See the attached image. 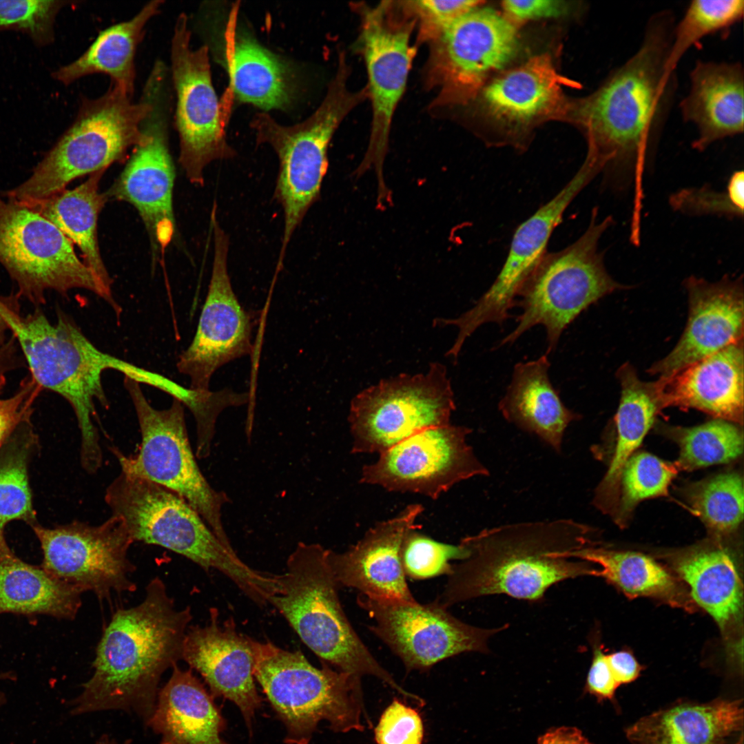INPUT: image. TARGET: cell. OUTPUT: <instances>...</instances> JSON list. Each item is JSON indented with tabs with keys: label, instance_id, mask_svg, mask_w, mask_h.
Returning a JSON list of instances; mask_svg holds the SVG:
<instances>
[{
	"label": "cell",
	"instance_id": "1",
	"mask_svg": "<svg viewBox=\"0 0 744 744\" xmlns=\"http://www.w3.org/2000/svg\"><path fill=\"white\" fill-rule=\"evenodd\" d=\"M675 16L670 10L652 14L636 52L614 68L600 87L573 105L582 128L586 158L623 184H634V210L641 209L642 178L654 156L678 88L676 72L666 61Z\"/></svg>",
	"mask_w": 744,
	"mask_h": 744
},
{
	"label": "cell",
	"instance_id": "2",
	"mask_svg": "<svg viewBox=\"0 0 744 744\" xmlns=\"http://www.w3.org/2000/svg\"><path fill=\"white\" fill-rule=\"evenodd\" d=\"M192 617L189 606L176 608L161 578L150 580L139 604L112 616L96 648L92 675L72 702V714L122 710L145 724L163 674L183 659Z\"/></svg>",
	"mask_w": 744,
	"mask_h": 744
},
{
	"label": "cell",
	"instance_id": "3",
	"mask_svg": "<svg viewBox=\"0 0 744 744\" xmlns=\"http://www.w3.org/2000/svg\"><path fill=\"white\" fill-rule=\"evenodd\" d=\"M591 530L570 519L502 525L462 539L464 558L452 565L435 600L448 608L490 595L526 601L540 600L559 581L596 576L584 561H574V551L592 544Z\"/></svg>",
	"mask_w": 744,
	"mask_h": 744
},
{
	"label": "cell",
	"instance_id": "4",
	"mask_svg": "<svg viewBox=\"0 0 744 744\" xmlns=\"http://www.w3.org/2000/svg\"><path fill=\"white\" fill-rule=\"evenodd\" d=\"M19 298L17 294L1 298L9 331L22 351L31 378L41 390L59 394L71 405L81 432V466L88 474H95L102 466L103 453L92 420L94 401L108 406L101 382L103 373L116 370L160 390L167 379L101 351L60 309L55 322H50L39 307L21 314Z\"/></svg>",
	"mask_w": 744,
	"mask_h": 744
},
{
	"label": "cell",
	"instance_id": "5",
	"mask_svg": "<svg viewBox=\"0 0 744 744\" xmlns=\"http://www.w3.org/2000/svg\"><path fill=\"white\" fill-rule=\"evenodd\" d=\"M104 498L112 515L122 519L134 542L167 548L207 572L216 569L259 606L275 590L274 574L247 566L173 491L121 471L107 487Z\"/></svg>",
	"mask_w": 744,
	"mask_h": 744
},
{
	"label": "cell",
	"instance_id": "6",
	"mask_svg": "<svg viewBox=\"0 0 744 744\" xmlns=\"http://www.w3.org/2000/svg\"><path fill=\"white\" fill-rule=\"evenodd\" d=\"M351 68L340 50L335 75L320 105L304 121L293 125L278 123L267 112L256 114L250 123L258 144H269L276 152L279 169L273 198L284 213V230L276 271L283 267L290 240L310 207L319 199L329 167L330 141L344 118L368 99L365 86L348 87Z\"/></svg>",
	"mask_w": 744,
	"mask_h": 744
},
{
	"label": "cell",
	"instance_id": "7",
	"mask_svg": "<svg viewBox=\"0 0 744 744\" xmlns=\"http://www.w3.org/2000/svg\"><path fill=\"white\" fill-rule=\"evenodd\" d=\"M319 544L299 542L280 575V590L270 597L273 606L321 661L361 678L379 679L404 697L414 694L402 688L375 659L342 609L338 588Z\"/></svg>",
	"mask_w": 744,
	"mask_h": 744
},
{
	"label": "cell",
	"instance_id": "8",
	"mask_svg": "<svg viewBox=\"0 0 744 744\" xmlns=\"http://www.w3.org/2000/svg\"><path fill=\"white\" fill-rule=\"evenodd\" d=\"M152 107L144 94L134 102L112 85L101 96L84 99L72 126L29 178L7 192L8 199L19 203L45 198L76 178L122 161L130 149L147 139L142 123Z\"/></svg>",
	"mask_w": 744,
	"mask_h": 744
},
{
	"label": "cell",
	"instance_id": "9",
	"mask_svg": "<svg viewBox=\"0 0 744 744\" xmlns=\"http://www.w3.org/2000/svg\"><path fill=\"white\" fill-rule=\"evenodd\" d=\"M254 676L287 730V744H308L318 723L335 732L362 731L360 678L322 662L312 665L300 651L251 639Z\"/></svg>",
	"mask_w": 744,
	"mask_h": 744
},
{
	"label": "cell",
	"instance_id": "10",
	"mask_svg": "<svg viewBox=\"0 0 744 744\" xmlns=\"http://www.w3.org/2000/svg\"><path fill=\"white\" fill-rule=\"evenodd\" d=\"M611 216L590 223L573 243L546 253L521 289L515 305L521 308L517 325L498 347L513 344L536 325L546 332V354L557 347L564 329L590 305L614 291L628 289L608 273L599 242L613 223Z\"/></svg>",
	"mask_w": 744,
	"mask_h": 744
},
{
	"label": "cell",
	"instance_id": "11",
	"mask_svg": "<svg viewBox=\"0 0 744 744\" xmlns=\"http://www.w3.org/2000/svg\"><path fill=\"white\" fill-rule=\"evenodd\" d=\"M124 385L136 411L141 442L133 455L110 447L121 471L179 495L202 517L223 544L234 550L222 519L223 508L231 500L225 492L211 486L197 464L186 427L184 405L173 398L168 409L158 410L148 402L139 382L125 376Z\"/></svg>",
	"mask_w": 744,
	"mask_h": 744
},
{
	"label": "cell",
	"instance_id": "12",
	"mask_svg": "<svg viewBox=\"0 0 744 744\" xmlns=\"http://www.w3.org/2000/svg\"><path fill=\"white\" fill-rule=\"evenodd\" d=\"M353 9L360 20L356 48L366 69V87L372 109L369 145L356 173L360 176L374 168L378 194H384L387 188L383 165L393 117L417 51L411 43L415 20L404 1H383L375 6L358 3Z\"/></svg>",
	"mask_w": 744,
	"mask_h": 744
},
{
	"label": "cell",
	"instance_id": "13",
	"mask_svg": "<svg viewBox=\"0 0 744 744\" xmlns=\"http://www.w3.org/2000/svg\"><path fill=\"white\" fill-rule=\"evenodd\" d=\"M455 410L451 381L441 363H431L425 373L382 380L351 402V453L380 454L424 429L450 424Z\"/></svg>",
	"mask_w": 744,
	"mask_h": 744
},
{
	"label": "cell",
	"instance_id": "14",
	"mask_svg": "<svg viewBox=\"0 0 744 744\" xmlns=\"http://www.w3.org/2000/svg\"><path fill=\"white\" fill-rule=\"evenodd\" d=\"M0 262L17 283V293L39 307L48 290L65 294L89 290L119 313L112 293L76 254L73 243L48 220L0 198Z\"/></svg>",
	"mask_w": 744,
	"mask_h": 744
},
{
	"label": "cell",
	"instance_id": "15",
	"mask_svg": "<svg viewBox=\"0 0 744 744\" xmlns=\"http://www.w3.org/2000/svg\"><path fill=\"white\" fill-rule=\"evenodd\" d=\"M188 17L176 18L171 40L170 81L176 95L174 127L180 143L179 163L190 183L204 185V169L216 160L236 155L228 143L226 123L230 108L213 86L209 50L190 45Z\"/></svg>",
	"mask_w": 744,
	"mask_h": 744
},
{
	"label": "cell",
	"instance_id": "16",
	"mask_svg": "<svg viewBox=\"0 0 744 744\" xmlns=\"http://www.w3.org/2000/svg\"><path fill=\"white\" fill-rule=\"evenodd\" d=\"M428 44L424 81L437 90L431 107L440 108L473 99L486 79L513 59L518 41L515 24L506 17L478 6Z\"/></svg>",
	"mask_w": 744,
	"mask_h": 744
},
{
	"label": "cell",
	"instance_id": "17",
	"mask_svg": "<svg viewBox=\"0 0 744 744\" xmlns=\"http://www.w3.org/2000/svg\"><path fill=\"white\" fill-rule=\"evenodd\" d=\"M168 71L154 68L143 93L152 110L143 121L147 139L135 146L120 176L105 194L107 199L125 201L138 211L154 251H164L175 232L172 194L174 167L169 149V123L172 95Z\"/></svg>",
	"mask_w": 744,
	"mask_h": 744
},
{
	"label": "cell",
	"instance_id": "18",
	"mask_svg": "<svg viewBox=\"0 0 744 744\" xmlns=\"http://www.w3.org/2000/svg\"><path fill=\"white\" fill-rule=\"evenodd\" d=\"M32 528L43 554L41 567L54 577L101 600L136 590L131 579L136 566L128 557L134 541L119 517L112 515L96 526L75 521L53 528L34 523Z\"/></svg>",
	"mask_w": 744,
	"mask_h": 744
},
{
	"label": "cell",
	"instance_id": "19",
	"mask_svg": "<svg viewBox=\"0 0 744 744\" xmlns=\"http://www.w3.org/2000/svg\"><path fill=\"white\" fill-rule=\"evenodd\" d=\"M471 432L468 427L451 423L424 429L364 465L360 482L437 499L462 481L489 475L466 442Z\"/></svg>",
	"mask_w": 744,
	"mask_h": 744
},
{
	"label": "cell",
	"instance_id": "20",
	"mask_svg": "<svg viewBox=\"0 0 744 744\" xmlns=\"http://www.w3.org/2000/svg\"><path fill=\"white\" fill-rule=\"evenodd\" d=\"M373 620L369 629L402 661L407 670L424 671L447 658L468 652L487 653L488 639L508 626L482 628L464 623L437 601L421 604L357 599Z\"/></svg>",
	"mask_w": 744,
	"mask_h": 744
},
{
	"label": "cell",
	"instance_id": "21",
	"mask_svg": "<svg viewBox=\"0 0 744 744\" xmlns=\"http://www.w3.org/2000/svg\"><path fill=\"white\" fill-rule=\"evenodd\" d=\"M214 258L206 300L194 338L180 355L178 371L190 380L189 388L209 390L213 374L228 362L251 353L255 317L236 296L228 272L229 238L217 218L214 204L210 218Z\"/></svg>",
	"mask_w": 744,
	"mask_h": 744
},
{
	"label": "cell",
	"instance_id": "22",
	"mask_svg": "<svg viewBox=\"0 0 744 744\" xmlns=\"http://www.w3.org/2000/svg\"><path fill=\"white\" fill-rule=\"evenodd\" d=\"M598 169L584 160L568 183L548 203L541 206L515 230L504 265L494 282L475 305L447 325L457 328L455 342L463 344L477 329L486 323L502 325L523 285L546 252L554 229L574 198L597 175Z\"/></svg>",
	"mask_w": 744,
	"mask_h": 744
},
{
	"label": "cell",
	"instance_id": "23",
	"mask_svg": "<svg viewBox=\"0 0 744 744\" xmlns=\"http://www.w3.org/2000/svg\"><path fill=\"white\" fill-rule=\"evenodd\" d=\"M688 318L673 349L648 371L669 378L686 366L743 340L742 276H725L716 282L690 276L684 280Z\"/></svg>",
	"mask_w": 744,
	"mask_h": 744
},
{
	"label": "cell",
	"instance_id": "24",
	"mask_svg": "<svg viewBox=\"0 0 744 744\" xmlns=\"http://www.w3.org/2000/svg\"><path fill=\"white\" fill-rule=\"evenodd\" d=\"M420 504L407 506L395 517L375 524L343 552L327 549V561L339 587L353 588L368 597L413 602L401 562L407 533L419 528Z\"/></svg>",
	"mask_w": 744,
	"mask_h": 744
},
{
	"label": "cell",
	"instance_id": "25",
	"mask_svg": "<svg viewBox=\"0 0 744 744\" xmlns=\"http://www.w3.org/2000/svg\"><path fill=\"white\" fill-rule=\"evenodd\" d=\"M218 617L212 608L207 624L188 628L182 660L200 673L214 696L238 707L251 730L262 700L254 683L251 638L238 632L233 618L220 624Z\"/></svg>",
	"mask_w": 744,
	"mask_h": 744
},
{
	"label": "cell",
	"instance_id": "26",
	"mask_svg": "<svg viewBox=\"0 0 744 744\" xmlns=\"http://www.w3.org/2000/svg\"><path fill=\"white\" fill-rule=\"evenodd\" d=\"M236 11L231 12L223 34L221 63L229 79L224 95L265 111L287 110L297 93L293 68L281 56L238 28Z\"/></svg>",
	"mask_w": 744,
	"mask_h": 744
},
{
	"label": "cell",
	"instance_id": "27",
	"mask_svg": "<svg viewBox=\"0 0 744 744\" xmlns=\"http://www.w3.org/2000/svg\"><path fill=\"white\" fill-rule=\"evenodd\" d=\"M743 340L669 378H659L665 408L694 409L735 424L743 420Z\"/></svg>",
	"mask_w": 744,
	"mask_h": 744
},
{
	"label": "cell",
	"instance_id": "28",
	"mask_svg": "<svg viewBox=\"0 0 744 744\" xmlns=\"http://www.w3.org/2000/svg\"><path fill=\"white\" fill-rule=\"evenodd\" d=\"M690 89L679 109L694 125L692 148L703 152L713 143L743 134L744 71L740 62L699 60L690 73Z\"/></svg>",
	"mask_w": 744,
	"mask_h": 744
},
{
	"label": "cell",
	"instance_id": "29",
	"mask_svg": "<svg viewBox=\"0 0 744 744\" xmlns=\"http://www.w3.org/2000/svg\"><path fill=\"white\" fill-rule=\"evenodd\" d=\"M563 86L579 84L561 76L550 56L544 54L494 79L484 89L482 102L496 121L511 127H524L568 115L570 109Z\"/></svg>",
	"mask_w": 744,
	"mask_h": 744
},
{
	"label": "cell",
	"instance_id": "30",
	"mask_svg": "<svg viewBox=\"0 0 744 744\" xmlns=\"http://www.w3.org/2000/svg\"><path fill=\"white\" fill-rule=\"evenodd\" d=\"M145 725L161 736L160 744H228L220 736L225 719L211 696L191 668L178 664L159 689Z\"/></svg>",
	"mask_w": 744,
	"mask_h": 744
},
{
	"label": "cell",
	"instance_id": "31",
	"mask_svg": "<svg viewBox=\"0 0 744 744\" xmlns=\"http://www.w3.org/2000/svg\"><path fill=\"white\" fill-rule=\"evenodd\" d=\"M739 700L683 702L643 716L626 730L632 744H728L741 733Z\"/></svg>",
	"mask_w": 744,
	"mask_h": 744
},
{
	"label": "cell",
	"instance_id": "32",
	"mask_svg": "<svg viewBox=\"0 0 744 744\" xmlns=\"http://www.w3.org/2000/svg\"><path fill=\"white\" fill-rule=\"evenodd\" d=\"M548 356L544 353L536 360L515 365L498 408L508 422L535 434L560 453L566 428L581 416L564 405L552 384Z\"/></svg>",
	"mask_w": 744,
	"mask_h": 744
},
{
	"label": "cell",
	"instance_id": "33",
	"mask_svg": "<svg viewBox=\"0 0 744 744\" xmlns=\"http://www.w3.org/2000/svg\"><path fill=\"white\" fill-rule=\"evenodd\" d=\"M621 386V397L615 415L617 442L612 459L603 478L596 488L595 506L602 513L613 516L619 497L620 479L628 460L634 454L643 438L664 409L658 380H641L634 367L623 364L616 374Z\"/></svg>",
	"mask_w": 744,
	"mask_h": 744
},
{
	"label": "cell",
	"instance_id": "34",
	"mask_svg": "<svg viewBox=\"0 0 744 744\" xmlns=\"http://www.w3.org/2000/svg\"><path fill=\"white\" fill-rule=\"evenodd\" d=\"M105 172H94L79 186L65 189L45 198L16 203L38 213L58 227L79 247L83 262L105 289L112 294V281L103 261L97 238L98 218L108 200L105 194L99 190Z\"/></svg>",
	"mask_w": 744,
	"mask_h": 744
},
{
	"label": "cell",
	"instance_id": "35",
	"mask_svg": "<svg viewBox=\"0 0 744 744\" xmlns=\"http://www.w3.org/2000/svg\"><path fill=\"white\" fill-rule=\"evenodd\" d=\"M163 3L161 0L151 1L131 19L100 32L86 51L58 70L54 77L68 85L91 74H106L111 85L133 97L136 53L144 38L146 25L160 12Z\"/></svg>",
	"mask_w": 744,
	"mask_h": 744
},
{
	"label": "cell",
	"instance_id": "36",
	"mask_svg": "<svg viewBox=\"0 0 744 744\" xmlns=\"http://www.w3.org/2000/svg\"><path fill=\"white\" fill-rule=\"evenodd\" d=\"M83 592L41 566L25 563L7 544L0 547V614H45L72 620L81 606Z\"/></svg>",
	"mask_w": 744,
	"mask_h": 744
},
{
	"label": "cell",
	"instance_id": "37",
	"mask_svg": "<svg viewBox=\"0 0 744 744\" xmlns=\"http://www.w3.org/2000/svg\"><path fill=\"white\" fill-rule=\"evenodd\" d=\"M688 583L694 601L725 628L738 617L743 604V584L734 558L721 547L687 551L674 563Z\"/></svg>",
	"mask_w": 744,
	"mask_h": 744
},
{
	"label": "cell",
	"instance_id": "38",
	"mask_svg": "<svg viewBox=\"0 0 744 744\" xmlns=\"http://www.w3.org/2000/svg\"><path fill=\"white\" fill-rule=\"evenodd\" d=\"M570 557L598 565L597 576L605 578L630 597H650L683 606L684 599L674 578L650 557L592 544L574 551Z\"/></svg>",
	"mask_w": 744,
	"mask_h": 744
},
{
	"label": "cell",
	"instance_id": "39",
	"mask_svg": "<svg viewBox=\"0 0 744 744\" xmlns=\"http://www.w3.org/2000/svg\"><path fill=\"white\" fill-rule=\"evenodd\" d=\"M679 446L675 465L679 470L692 471L725 464L739 457L743 450V435L735 423L716 419L692 427L666 429Z\"/></svg>",
	"mask_w": 744,
	"mask_h": 744
},
{
	"label": "cell",
	"instance_id": "40",
	"mask_svg": "<svg viewBox=\"0 0 744 744\" xmlns=\"http://www.w3.org/2000/svg\"><path fill=\"white\" fill-rule=\"evenodd\" d=\"M743 0H694L676 23L665 68L675 72L685 53L703 38L727 32L743 18Z\"/></svg>",
	"mask_w": 744,
	"mask_h": 744
},
{
	"label": "cell",
	"instance_id": "41",
	"mask_svg": "<svg viewBox=\"0 0 744 744\" xmlns=\"http://www.w3.org/2000/svg\"><path fill=\"white\" fill-rule=\"evenodd\" d=\"M743 480L737 473L716 475L692 485L688 502L712 532L726 534L736 530L743 518Z\"/></svg>",
	"mask_w": 744,
	"mask_h": 744
},
{
	"label": "cell",
	"instance_id": "42",
	"mask_svg": "<svg viewBox=\"0 0 744 744\" xmlns=\"http://www.w3.org/2000/svg\"><path fill=\"white\" fill-rule=\"evenodd\" d=\"M678 471L675 464L663 461L652 454L634 453L626 462L621 473L618 504L612 516L615 522L623 527L639 502L666 495Z\"/></svg>",
	"mask_w": 744,
	"mask_h": 744
},
{
	"label": "cell",
	"instance_id": "43",
	"mask_svg": "<svg viewBox=\"0 0 744 744\" xmlns=\"http://www.w3.org/2000/svg\"><path fill=\"white\" fill-rule=\"evenodd\" d=\"M413 529L406 535L401 548V562L405 575L421 580L451 572L453 560L460 561L466 552L457 546L439 542Z\"/></svg>",
	"mask_w": 744,
	"mask_h": 744
},
{
	"label": "cell",
	"instance_id": "44",
	"mask_svg": "<svg viewBox=\"0 0 744 744\" xmlns=\"http://www.w3.org/2000/svg\"><path fill=\"white\" fill-rule=\"evenodd\" d=\"M26 460L25 453L20 451L0 461V546L7 544L4 528L10 521L34 524Z\"/></svg>",
	"mask_w": 744,
	"mask_h": 744
},
{
	"label": "cell",
	"instance_id": "45",
	"mask_svg": "<svg viewBox=\"0 0 744 744\" xmlns=\"http://www.w3.org/2000/svg\"><path fill=\"white\" fill-rule=\"evenodd\" d=\"M415 20L416 43H429L458 18L479 6L475 0L404 1Z\"/></svg>",
	"mask_w": 744,
	"mask_h": 744
},
{
	"label": "cell",
	"instance_id": "46",
	"mask_svg": "<svg viewBox=\"0 0 744 744\" xmlns=\"http://www.w3.org/2000/svg\"><path fill=\"white\" fill-rule=\"evenodd\" d=\"M424 726L419 713L394 699L375 728L377 744H422Z\"/></svg>",
	"mask_w": 744,
	"mask_h": 744
},
{
	"label": "cell",
	"instance_id": "47",
	"mask_svg": "<svg viewBox=\"0 0 744 744\" xmlns=\"http://www.w3.org/2000/svg\"><path fill=\"white\" fill-rule=\"evenodd\" d=\"M7 353V348L3 346L0 350V446L19 424L28 419L32 405L41 391L28 376L23 380L12 396L1 397L8 369L6 359Z\"/></svg>",
	"mask_w": 744,
	"mask_h": 744
},
{
	"label": "cell",
	"instance_id": "48",
	"mask_svg": "<svg viewBox=\"0 0 744 744\" xmlns=\"http://www.w3.org/2000/svg\"><path fill=\"white\" fill-rule=\"evenodd\" d=\"M674 210L688 216L716 215L728 218L743 217V211L732 202L729 194L712 188H684L672 194L669 199Z\"/></svg>",
	"mask_w": 744,
	"mask_h": 744
},
{
	"label": "cell",
	"instance_id": "49",
	"mask_svg": "<svg viewBox=\"0 0 744 744\" xmlns=\"http://www.w3.org/2000/svg\"><path fill=\"white\" fill-rule=\"evenodd\" d=\"M59 7L60 2L54 1H0V28L12 26L41 34Z\"/></svg>",
	"mask_w": 744,
	"mask_h": 744
},
{
	"label": "cell",
	"instance_id": "50",
	"mask_svg": "<svg viewBox=\"0 0 744 744\" xmlns=\"http://www.w3.org/2000/svg\"><path fill=\"white\" fill-rule=\"evenodd\" d=\"M619 687L601 646H595L589 669L586 690L599 700H611Z\"/></svg>",
	"mask_w": 744,
	"mask_h": 744
},
{
	"label": "cell",
	"instance_id": "51",
	"mask_svg": "<svg viewBox=\"0 0 744 744\" xmlns=\"http://www.w3.org/2000/svg\"><path fill=\"white\" fill-rule=\"evenodd\" d=\"M506 17L515 24L528 20L556 17L565 10L564 2L552 0L513 1L502 2Z\"/></svg>",
	"mask_w": 744,
	"mask_h": 744
},
{
	"label": "cell",
	"instance_id": "52",
	"mask_svg": "<svg viewBox=\"0 0 744 744\" xmlns=\"http://www.w3.org/2000/svg\"><path fill=\"white\" fill-rule=\"evenodd\" d=\"M614 678L619 686L634 681L640 674L641 667L629 651L621 650L606 654Z\"/></svg>",
	"mask_w": 744,
	"mask_h": 744
},
{
	"label": "cell",
	"instance_id": "53",
	"mask_svg": "<svg viewBox=\"0 0 744 744\" xmlns=\"http://www.w3.org/2000/svg\"><path fill=\"white\" fill-rule=\"evenodd\" d=\"M537 744H592L577 728L559 727L552 728L541 735Z\"/></svg>",
	"mask_w": 744,
	"mask_h": 744
},
{
	"label": "cell",
	"instance_id": "54",
	"mask_svg": "<svg viewBox=\"0 0 744 744\" xmlns=\"http://www.w3.org/2000/svg\"><path fill=\"white\" fill-rule=\"evenodd\" d=\"M726 190L732 203L740 210L744 208L743 171H736L730 176Z\"/></svg>",
	"mask_w": 744,
	"mask_h": 744
},
{
	"label": "cell",
	"instance_id": "55",
	"mask_svg": "<svg viewBox=\"0 0 744 744\" xmlns=\"http://www.w3.org/2000/svg\"><path fill=\"white\" fill-rule=\"evenodd\" d=\"M132 740L131 738H127L123 742H120L108 734H104L97 739L95 744H132Z\"/></svg>",
	"mask_w": 744,
	"mask_h": 744
},
{
	"label": "cell",
	"instance_id": "56",
	"mask_svg": "<svg viewBox=\"0 0 744 744\" xmlns=\"http://www.w3.org/2000/svg\"><path fill=\"white\" fill-rule=\"evenodd\" d=\"M7 331H9L8 324L6 320V317L2 311L0 304V350L3 347V342L5 339V335Z\"/></svg>",
	"mask_w": 744,
	"mask_h": 744
},
{
	"label": "cell",
	"instance_id": "57",
	"mask_svg": "<svg viewBox=\"0 0 744 744\" xmlns=\"http://www.w3.org/2000/svg\"><path fill=\"white\" fill-rule=\"evenodd\" d=\"M7 679H15V676L10 672H0V681ZM6 703V696L0 692V707Z\"/></svg>",
	"mask_w": 744,
	"mask_h": 744
}]
</instances>
